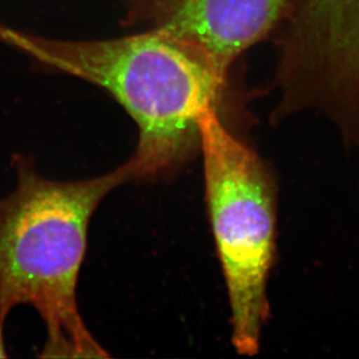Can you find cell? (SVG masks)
I'll use <instances>...</instances> for the list:
<instances>
[{
    "label": "cell",
    "instance_id": "7a4b0ae2",
    "mask_svg": "<svg viewBox=\"0 0 359 359\" xmlns=\"http://www.w3.org/2000/svg\"><path fill=\"white\" fill-rule=\"evenodd\" d=\"M17 185L0 199V330L12 309L31 306L46 325L44 358H105L77 305L88 224L102 199L126 184L120 168L57 182L18 162Z\"/></svg>",
    "mask_w": 359,
    "mask_h": 359
},
{
    "label": "cell",
    "instance_id": "8992f818",
    "mask_svg": "<svg viewBox=\"0 0 359 359\" xmlns=\"http://www.w3.org/2000/svg\"><path fill=\"white\" fill-rule=\"evenodd\" d=\"M126 7V15L129 22H140L146 13L151 0H121Z\"/></svg>",
    "mask_w": 359,
    "mask_h": 359
},
{
    "label": "cell",
    "instance_id": "52a82bcc",
    "mask_svg": "<svg viewBox=\"0 0 359 359\" xmlns=\"http://www.w3.org/2000/svg\"><path fill=\"white\" fill-rule=\"evenodd\" d=\"M1 332H3V330H0V358H4V357H6V353H5V346H4Z\"/></svg>",
    "mask_w": 359,
    "mask_h": 359
},
{
    "label": "cell",
    "instance_id": "6da1fadb",
    "mask_svg": "<svg viewBox=\"0 0 359 359\" xmlns=\"http://www.w3.org/2000/svg\"><path fill=\"white\" fill-rule=\"evenodd\" d=\"M0 43L48 72L88 81L119 102L139 128L134 153L119 166L126 184L176 176L199 155L203 122L210 114L233 129L228 76L161 29L106 40H58L0 22Z\"/></svg>",
    "mask_w": 359,
    "mask_h": 359
},
{
    "label": "cell",
    "instance_id": "3957f363",
    "mask_svg": "<svg viewBox=\"0 0 359 359\" xmlns=\"http://www.w3.org/2000/svg\"><path fill=\"white\" fill-rule=\"evenodd\" d=\"M205 199L231 309V343L261 348L270 316L268 284L277 251L278 190L270 166L219 114L203 120Z\"/></svg>",
    "mask_w": 359,
    "mask_h": 359
},
{
    "label": "cell",
    "instance_id": "5b68a950",
    "mask_svg": "<svg viewBox=\"0 0 359 359\" xmlns=\"http://www.w3.org/2000/svg\"><path fill=\"white\" fill-rule=\"evenodd\" d=\"M290 0H153L144 22L180 39L229 75L236 58L281 24Z\"/></svg>",
    "mask_w": 359,
    "mask_h": 359
},
{
    "label": "cell",
    "instance_id": "277c9868",
    "mask_svg": "<svg viewBox=\"0 0 359 359\" xmlns=\"http://www.w3.org/2000/svg\"><path fill=\"white\" fill-rule=\"evenodd\" d=\"M279 26V105L359 125V0H290Z\"/></svg>",
    "mask_w": 359,
    "mask_h": 359
}]
</instances>
